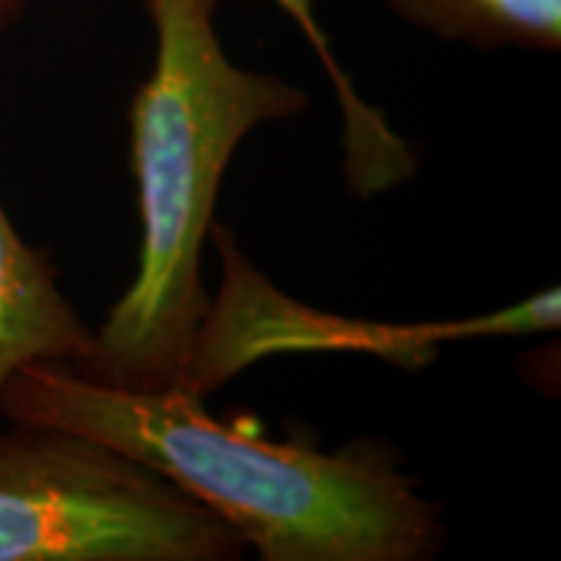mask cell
Returning <instances> with one entry per match:
<instances>
[{
    "instance_id": "cell-1",
    "label": "cell",
    "mask_w": 561,
    "mask_h": 561,
    "mask_svg": "<svg viewBox=\"0 0 561 561\" xmlns=\"http://www.w3.org/2000/svg\"><path fill=\"white\" fill-rule=\"evenodd\" d=\"M16 426L100 442L219 515L263 561H424L439 512L380 450L322 453L214 419L185 388H121L60 362L21 367L0 390Z\"/></svg>"
},
{
    "instance_id": "cell-2",
    "label": "cell",
    "mask_w": 561,
    "mask_h": 561,
    "mask_svg": "<svg viewBox=\"0 0 561 561\" xmlns=\"http://www.w3.org/2000/svg\"><path fill=\"white\" fill-rule=\"evenodd\" d=\"M153 30V66L130 100V164L140 252L128 291L96 331L94 380L180 388L210 299L203 242L214 227L234 151L265 123L297 117L307 91L237 66L216 30L219 0H140Z\"/></svg>"
},
{
    "instance_id": "cell-3",
    "label": "cell",
    "mask_w": 561,
    "mask_h": 561,
    "mask_svg": "<svg viewBox=\"0 0 561 561\" xmlns=\"http://www.w3.org/2000/svg\"><path fill=\"white\" fill-rule=\"evenodd\" d=\"M248 543L151 468L76 434L0 437V561H229Z\"/></svg>"
},
{
    "instance_id": "cell-4",
    "label": "cell",
    "mask_w": 561,
    "mask_h": 561,
    "mask_svg": "<svg viewBox=\"0 0 561 561\" xmlns=\"http://www.w3.org/2000/svg\"><path fill=\"white\" fill-rule=\"evenodd\" d=\"M227 257L224 291L210 301L180 388L206 396L229 377L273 351L289 348H364L398 364H426L437 343L466 335H528L557 331L561 320L559 289H546L520 305L447 325H375L333 320L280 297L248 263L227 231L214 229Z\"/></svg>"
},
{
    "instance_id": "cell-5",
    "label": "cell",
    "mask_w": 561,
    "mask_h": 561,
    "mask_svg": "<svg viewBox=\"0 0 561 561\" xmlns=\"http://www.w3.org/2000/svg\"><path fill=\"white\" fill-rule=\"evenodd\" d=\"M94 348L96 331L60 291L53 265L0 208V390L34 362L87 369Z\"/></svg>"
},
{
    "instance_id": "cell-6",
    "label": "cell",
    "mask_w": 561,
    "mask_h": 561,
    "mask_svg": "<svg viewBox=\"0 0 561 561\" xmlns=\"http://www.w3.org/2000/svg\"><path fill=\"white\" fill-rule=\"evenodd\" d=\"M294 21V26L312 47L314 58L328 73L341 112L343 178L356 198L369 201L403 185L419 170L416 153L392 130L388 117L369 104L348 79L346 68L322 30L314 0H273Z\"/></svg>"
},
{
    "instance_id": "cell-7",
    "label": "cell",
    "mask_w": 561,
    "mask_h": 561,
    "mask_svg": "<svg viewBox=\"0 0 561 561\" xmlns=\"http://www.w3.org/2000/svg\"><path fill=\"white\" fill-rule=\"evenodd\" d=\"M405 24L476 50L559 53L561 0H385Z\"/></svg>"
},
{
    "instance_id": "cell-8",
    "label": "cell",
    "mask_w": 561,
    "mask_h": 561,
    "mask_svg": "<svg viewBox=\"0 0 561 561\" xmlns=\"http://www.w3.org/2000/svg\"><path fill=\"white\" fill-rule=\"evenodd\" d=\"M21 5H24V0H0V30L9 24L11 16L21 9Z\"/></svg>"
}]
</instances>
